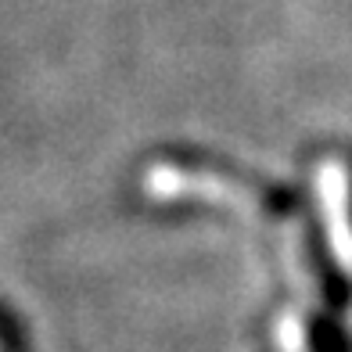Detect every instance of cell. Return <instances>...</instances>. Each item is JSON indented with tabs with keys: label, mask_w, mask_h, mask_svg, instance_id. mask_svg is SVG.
Wrapping results in <instances>:
<instances>
[{
	"label": "cell",
	"mask_w": 352,
	"mask_h": 352,
	"mask_svg": "<svg viewBox=\"0 0 352 352\" xmlns=\"http://www.w3.org/2000/svg\"><path fill=\"white\" fill-rule=\"evenodd\" d=\"M144 187L155 198H216V201H234L241 205L248 198V187L227 180L209 169H187V166H155L144 176Z\"/></svg>",
	"instance_id": "6da1fadb"
},
{
	"label": "cell",
	"mask_w": 352,
	"mask_h": 352,
	"mask_svg": "<svg viewBox=\"0 0 352 352\" xmlns=\"http://www.w3.org/2000/svg\"><path fill=\"white\" fill-rule=\"evenodd\" d=\"M320 184V201L327 212V234H331V248L338 255V263L352 270V216H349V169L342 162H324L316 173Z\"/></svg>",
	"instance_id": "7a4b0ae2"
}]
</instances>
